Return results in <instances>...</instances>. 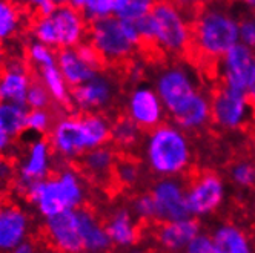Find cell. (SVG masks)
Segmentation results:
<instances>
[{
	"mask_svg": "<svg viewBox=\"0 0 255 253\" xmlns=\"http://www.w3.org/2000/svg\"><path fill=\"white\" fill-rule=\"evenodd\" d=\"M119 160L117 151L111 146L91 149L79 158L80 173L97 184H108L114 178V168Z\"/></svg>",
	"mask_w": 255,
	"mask_h": 253,
	"instance_id": "cell-19",
	"label": "cell"
},
{
	"mask_svg": "<svg viewBox=\"0 0 255 253\" xmlns=\"http://www.w3.org/2000/svg\"><path fill=\"white\" fill-rule=\"evenodd\" d=\"M31 83V74L22 62H8L0 71V101L25 104Z\"/></svg>",
	"mask_w": 255,
	"mask_h": 253,
	"instance_id": "cell-21",
	"label": "cell"
},
{
	"mask_svg": "<svg viewBox=\"0 0 255 253\" xmlns=\"http://www.w3.org/2000/svg\"><path fill=\"white\" fill-rule=\"evenodd\" d=\"M183 253H217V249L209 235L200 233L197 238L191 241Z\"/></svg>",
	"mask_w": 255,
	"mask_h": 253,
	"instance_id": "cell-40",
	"label": "cell"
},
{
	"mask_svg": "<svg viewBox=\"0 0 255 253\" xmlns=\"http://www.w3.org/2000/svg\"><path fill=\"white\" fill-rule=\"evenodd\" d=\"M255 109L246 92L222 86L211 97V121L225 131H240L252 124Z\"/></svg>",
	"mask_w": 255,
	"mask_h": 253,
	"instance_id": "cell-9",
	"label": "cell"
},
{
	"mask_svg": "<svg viewBox=\"0 0 255 253\" xmlns=\"http://www.w3.org/2000/svg\"><path fill=\"white\" fill-rule=\"evenodd\" d=\"M105 227L113 246L120 249H132L140 238L138 221L128 207H116L108 215Z\"/></svg>",
	"mask_w": 255,
	"mask_h": 253,
	"instance_id": "cell-22",
	"label": "cell"
},
{
	"mask_svg": "<svg viewBox=\"0 0 255 253\" xmlns=\"http://www.w3.org/2000/svg\"><path fill=\"white\" fill-rule=\"evenodd\" d=\"M254 143H255V128H254Z\"/></svg>",
	"mask_w": 255,
	"mask_h": 253,
	"instance_id": "cell-51",
	"label": "cell"
},
{
	"mask_svg": "<svg viewBox=\"0 0 255 253\" xmlns=\"http://www.w3.org/2000/svg\"><path fill=\"white\" fill-rule=\"evenodd\" d=\"M246 94H248V97H249V100H251V103L254 106V109H255V72H254V77H252V80H251V83L248 86Z\"/></svg>",
	"mask_w": 255,
	"mask_h": 253,
	"instance_id": "cell-44",
	"label": "cell"
},
{
	"mask_svg": "<svg viewBox=\"0 0 255 253\" xmlns=\"http://www.w3.org/2000/svg\"><path fill=\"white\" fill-rule=\"evenodd\" d=\"M14 2L23 8L35 11L39 15H48L56 8V5H54L51 0H14Z\"/></svg>",
	"mask_w": 255,
	"mask_h": 253,
	"instance_id": "cell-41",
	"label": "cell"
},
{
	"mask_svg": "<svg viewBox=\"0 0 255 253\" xmlns=\"http://www.w3.org/2000/svg\"><path fill=\"white\" fill-rule=\"evenodd\" d=\"M144 163L160 178H177L192 161V148L183 129L174 123H161L143 141Z\"/></svg>",
	"mask_w": 255,
	"mask_h": 253,
	"instance_id": "cell-3",
	"label": "cell"
},
{
	"mask_svg": "<svg viewBox=\"0 0 255 253\" xmlns=\"http://www.w3.org/2000/svg\"><path fill=\"white\" fill-rule=\"evenodd\" d=\"M149 193L152 196L155 220L158 223L178 221L191 216L186 186L177 178H160Z\"/></svg>",
	"mask_w": 255,
	"mask_h": 253,
	"instance_id": "cell-12",
	"label": "cell"
},
{
	"mask_svg": "<svg viewBox=\"0 0 255 253\" xmlns=\"http://www.w3.org/2000/svg\"><path fill=\"white\" fill-rule=\"evenodd\" d=\"M31 31L35 42L49 48L68 49L83 43L88 26L86 19L77 8L60 5L48 15H37Z\"/></svg>",
	"mask_w": 255,
	"mask_h": 253,
	"instance_id": "cell-7",
	"label": "cell"
},
{
	"mask_svg": "<svg viewBox=\"0 0 255 253\" xmlns=\"http://www.w3.org/2000/svg\"><path fill=\"white\" fill-rule=\"evenodd\" d=\"M52 158L54 152L48 140L35 138L34 141H31L25 154L22 155L20 163L15 166V190L25 196L31 186L48 178L52 170Z\"/></svg>",
	"mask_w": 255,
	"mask_h": 253,
	"instance_id": "cell-10",
	"label": "cell"
},
{
	"mask_svg": "<svg viewBox=\"0 0 255 253\" xmlns=\"http://www.w3.org/2000/svg\"><path fill=\"white\" fill-rule=\"evenodd\" d=\"M198 235L200 226L192 216H189V218L178 221L160 223V226L155 230V241L161 250L177 253L185 252V249Z\"/></svg>",
	"mask_w": 255,
	"mask_h": 253,
	"instance_id": "cell-20",
	"label": "cell"
},
{
	"mask_svg": "<svg viewBox=\"0 0 255 253\" xmlns=\"http://www.w3.org/2000/svg\"><path fill=\"white\" fill-rule=\"evenodd\" d=\"M211 238L215 244L217 253H254L252 243L246 232L232 223L220 224Z\"/></svg>",
	"mask_w": 255,
	"mask_h": 253,
	"instance_id": "cell-25",
	"label": "cell"
},
{
	"mask_svg": "<svg viewBox=\"0 0 255 253\" xmlns=\"http://www.w3.org/2000/svg\"><path fill=\"white\" fill-rule=\"evenodd\" d=\"M154 91L160 97L166 112L172 115L202 89L191 66L185 63H171L157 72Z\"/></svg>",
	"mask_w": 255,
	"mask_h": 253,
	"instance_id": "cell-8",
	"label": "cell"
},
{
	"mask_svg": "<svg viewBox=\"0 0 255 253\" xmlns=\"http://www.w3.org/2000/svg\"><path fill=\"white\" fill-rule=\"evenodd\" d=\"M26 56H28V60L31 62V65L37 71L57 65V54L52 51V48H49L40 42H35V40H32L26 46Z\"/></svg>",
	"mask_w": 255,
	"mask_h": 253,
	"instance_id": "cell-33",
	"label": "cell"
},
{
	"mask_svg": "<svg viewBox=\"0 0 255 253\" xmlns=\"http://www.w3.org/2000/svg\"><path fill=\"white\" fill-rule=\"evenodd\" d=\"M128 253H146V252H144V250H141V249H131L129 252H128Z\"/></svg>",
	"mask_w": 255,
	"mask_h": 253,
	"instance_id": "cell-48",
	"label": "cell"
},
{
	"mask_svg": "<svg viewBox=\"0 0 255 253\" xmlns=\"http://www.w3.org/2000/svg\"><path fill=\"white\" fill-rule=\"evenodd\" d=\"M12 148V138L0 129V157H5Z\"/></svg>",
	"mask_w": 255,
	"mask_h": 253,
	"instance_id": "cell-43",
	"label": "cell"
},
{
	"mask_svg": "<svg viewBox=\"0 0 255 253\" xmlns=\"http://www.w3.org/2000/svg\"><path fill=\"white\" fill-rule=\"evenodd\" d=\"M51 2L56 5V6H60V5H66L69 0H51Z\"/></svg>",
	"mask_w": 255,
	"mask_h": 253,
	"instance_id": "cell-47",
	"label": "cell"
},
{
	"mask_svg": "<svg viewBox=\"0 0 255 253\" xmlns=\"http://www.w3.org/2000/svg\"><path fill=\"white\" fill-rule=\"evenodd\" d=\"M131 212L137 218V221H151L155 220V210H154V201L151 193H140L134 198Z\"/></svg>",
	"mask_w": 255,
	"mask_h": 253,
	"instance_id": "cell-37",
	"label": "cell"
},
{
	"mask_svg": "<svg viewBox=\"0 0 255 253\" xmlns=\"http://www.w3.org/2000/svg\"><path fill=\"white\" fill-rule=\"evenodd\" d=\"M17 168L8 155L0 157V193H5L14 187Z\"/></svg>",
	"mask_w": 255,
	"mask_h": 253,
	"instance_id": "cell-38",
	"label": "cell"
},
{
	"mask_svg": "<svg viewBox=\"0 0 255 253\" xmlns=\"http://www.w3.org/2000/svg\"><path fill=\"white\" fill-rule=\"evenodd\" d=\"M254 253H255V252H254Z\"/></svg>",
	"mask_w": 255,
	"mask_h": 253,
	"instance_id": "cell-52",
	"label": "cell"
},
{
	"mask_svg": "<svg viewBox=\"0 0 255 253\" xmlns=\"http://www.w3.org/2000/svg\"><path fill=\"white\" fill-rule=\"evenodd\" d=\"M255 72V52L239 43L218 60V74L225 87L246 92Z\"/></svg>",
	"mask_w": 255,
	"mask_h": 253,
	"instance_id": "cell-15",
	"label": "cell"
},
{
	"mask_svg": "<svg viewBox=\"0 0 255 253\" xmlns=\"http://www.w3.org/2000/svg\"><path fill=\"white\" fill-rule=\"evenodd\" d=\"M140 178H141V169L138 163L129 157H119L114 168L113 181L119 187L132 189L138 184Z\"/></svg>",
	"mask_w": 255,
	"mask_h": 253,
	"instance_id": "cell-32",
	"label": "cell"
},
{
	"mask_svg": "<svg viewBox=\"0 0 255 253\" xmlns=\"http://www.w3.org/2000/svg\"><path fill=\"white\" fill-rule=\"evenodd\" d=\"M183 5H200V6H206L212 2H215V0H180Z\"/></svg>",
	"mask_w": 255,
	"mask_h": 253,
	"instance_id": "cell-45",
	"label": "cell"
},
{
	"mask_svg": "<svg viewBox=\"0 0 255 253\" xmlns=\"http://www.w3.org/2000/svg\"><path fill=\"white\" fill-rule=\"evenodd\" d=\"M25 198L45 220L66 210H79L88 198L86 178L77 169L65 168L31 186Z\"/></svg>",
	"mask_w": 255,
	"mask_h": 253,
	"instance_id": "cell-4",
	"label": "cell"
},
{
	"mask_svg": "<svg viewBox=\"0 0 255 253\" xmlns=\"http://www.w3.org/2000/svg\"><path fill=\"white\" fill-rule=\"evenodd\" d=\"M43 233L52 250L59 253H83L77 210H66L43 221Z\"/></svg>",
	"mask_w": 255,
	"mask_h": 253,
	"instance_id": "cell-17",
	"label": "cell"
},
{
	"mask_svg": "<svg viewBox=\"0 0 255 253\" xmlns=\"http://www.w3.org/2000/svg\"><path fill=\"white\" fill-rule=\"evenodd\" d=\"M226 195L223 179L214 172H202L192 178L186 187V198L191 216L200 218L214 213L223 204Z\"/></svg>",
	"mask_w": 255,
	"mask_h": 253,
	"instance_id": "cell-13",
	"label": "cell"
},
{
	"mask_svg": "<svg viewBox=\"0 0 255 253\" xmlns=\"http://www.w3.org/2000/svg\"><path fill=\"white\" fill-rule=\"evenodd\" d=\"M239 39L246 48L255 49V15H248L239 20Z\"/></svg>",
	"mask_w": 255,
	"mask_h": 253,
	"instance_id": "cell-39",
	"label": "cell"
},
{
	"mask_svg": "<svg viewBox=\"0 0 255 253\" xmlns=\"http://www.w3.org/2000/svg\"><path fill=\"white\" fill-rule=\"evenodd\" d=\"M155 2L157 0H119L116 17L135 25L149 15Z\"/></svg>",
	"mask_w": 255,
	"mask_h": 253,
	"instance_id": "cell-31",
	"label": "cell"
},
{
	"mask_svg": "<svg viewBox=\"0 0 255 253\" xmlns=\"http://www.w3.org/2000/svg\"><path fill=\"white\" fill-rule=\"evenodd\" d=\"M52 114L48 109H29L26 115V131L43 135L52 128Z\"/></svg>",
	"mask_w": 255,
	"mask_h": 253,
	"instance_id": "cell-35",
	"label": "cell"
},
{
	"mask_svg": "<svg viewBox=\"0 0 255 253\" xmlns=\"http://www.w3.org/2000/svg\"><path fill=\"white\" fill-rule=\"evenodd\" d=\"M231 179L235 186L243 189L255 187V163L249 160L235 163L231 169Z\"/></svg>",
	"mask_w": 255,
	"mask_h": 253,
	"instance_id": "cell-34",
	"label": "cell"
},
{
	"mask_svg": "<svg viewBox=\"0 0 255 253\" xmlns=\"http://www.w3.org/2000/svg\"><path fill=\"white\" fill-rule=\"evenodd\" d=\"M28 107L9 101H0V129L12 140L26 131Z\"/></svg>",
	"mask_w": 255,
	"mask_h": 253,
	"instance_id": "cell-27",
	"label": "cell"
},
{
	"mask_svg": "<svg viewBox=\"0 0 255 253\" xmlns=\"http://www.w3.org/2000/svg\"><path fill=\"white\" fill-rule=\"evenodd\" d=\"M117 94L116 82L99 72L86 83L71 91V103L82 114H102L113 104Z\"/></svg>",
	"mask_w": 255,
	"mask_h": 253,
	"instance_id": "cell-14",
	"label": "cell"
},
{
	"mask_svg": "<svg viewBox=\"0 0 255 253\" xmlns=\"http://www.w3.org/2000/svg\"><path fill=\"white\" fill-rule=\"evenodd\" d=\"M111 121L103 114L63 115L49 131L52 152L62 160L74 161L91 149L111 141Z\"/></svg>",
	"mask_w": 255,
	"mask_h": 253,
	"instance_id": "cell-1",
	"label": "cell"
},
{
	"mask_svg": "<svg viewBox=\"0 0 255 253\" xmlns=\"http://www.w3.org/2000/svg\"><path fill=\"white\" fill-rule=\"evenodd\" d=\"M80 237L83 253H108L113 249V243L109 240L105 223L99 218V215L88 207L77 210Z\"/></svg>",
	"mask_w": 255,
	"mask_h": 253,
	"instance_id": "cell-23",
	"label": "cell"
},
{
	"mask_svg": "<svg viewBox=\"0 0 255 253\" xmlns=\"http://www.w3.org/2000/svg\"><path fill=\"white\" fill-rule=\"evenodd\" d=\"M40 253H59V252H56V250H52V249H45V250H42Z\"/></svg>",
	"mask_w": 255,
	"mask_h": 253,
	"instance_id": "cell-49",
	"label": "cell"
},
{
	"mask_svg": "<svg viewBox=\"0 0 255 253\" xmlns=\"http://www.w3.org/2000/svg\"><path fill=\"white\" fill-rule=\"evenodd\" d=\"M88 34L100 60L113 65L129 60L141 43L137 26L116 15L93 22Z\"/></svg>",
	"mask_w": 255,
	"mask_h": 253,
	"instance_id": "cell-6",
	"label": "cell"
},
{
	"mask_svg": "<svg viewBox=\"0 0 255 253\" xmlns=\"http://www.w3.org/2000/svg\"><path fill=\"white\" fill-rule=\"evenodd\" d=\"M2 63H3V51L0 49V65H2Z\"/></svg>",
	"mask_w": 255,
	"mask_h": 253,
	"instance_id": "cell-50",
	"label": "cell"
},
{
	"mask_svg": "<svg viewBox=\"0 0 255 253\" xmlns=\"http://www.w3.org/2000/svg\"><path fill=\"white\" fill-rule=\"evenodd\" d=\"M165 106L149 86H135L126 100V117L134 121L141 131H152L163 123Z\"/></svg>",
	"mask_w": 255,
	"mask_h": 253,
	"instance_id": "cell-16",
	"label": "cell"
},
{
	"mask_svg": "<svg viewBox=\"0 0 255 253\" xmlns=\"http://www.w3.org/2000/svg\"><path fill=\"white\" fill-rule=\"evenodd\" d=\"M143 131L128 117H120L111 124V141L114 149L122 152L134 151L143 138Z\"/></svg>",
	"mask_w": 255,
	"mask_h": 253,
	"instance_id": "cell-26",
	"label": "cell"
},
{
	"mask_svg": "<svg viewBox=\"0 0 255 253\" xmlns=\"http://www.w3.org/2000/svg\"><path fill=\"white\" fill-rule=\"evenodd\" d=\"M239 2H240L242 5H245L248 9L255 11V0H239Z\"/></svg>",
	"mask_w": 255,
	"mask_h": 253,
	"instance_id": "cell-46",
	"label": "cell"
},
{
	"mask_svg": "<svg viewBox=\"0 0 255 253\" xmlns=\"http://www.w3.org/2000/svg\"><path fill=\"white\" fill-rule=\"evenodd\" d=\"M239 43V20L228 9L206 6L195 15L192 23V48L203 60H220Z\"/></svg>",
	"mask_w": 255,
	"mask_h": 253,
	"instance_id": "cell-5",
	"label": "cell"
},
{
	"mask_svg": "<svg viewBox=\"0 0 255 253\" xmlns=\"http://www.w3.org/2000/svg\"><path fill=\"white\" fill-rule=\"evenodd\" d=\"M22 12L14 0H0V42L11 40L22 28Z\"/></svg>",
	"mask_w": 255,
	"mask_h": 253,
	"instance_id": "cell-29",
	"label": "cell"
},
{
	"mask_svg": "<svg viewBox=\"0 0 255 253\" xmlns=\"http://www.w3.org/2000/svg\"><path fill=\"white\" fill-rule=\"evenodd\" d=\"M39 77L54 101L60 106L71 104V89L68 83L65 82L57 65L39 69Z\"/></svg>",
	"mask_w": 255,
	"mask_h": 253,
	"instance_id": "cell-28",
	"label": "cell"
},
{
	"mask_svg": "<svg viewBox=\"0 0 255 253\" xmlns=\"http://www.w3.org/2000/svg\"><path fill=\"white\" fill-rule=\"evenodd\" d=\"M31 218L17 204H0V253H9L12 249L29 240Z\"/></svg>",
	"mask_w": 255,
	"mask_h": 253,
	"instance_id": "cell-18",
	"label": "cell"
},
{
	"mask_svg": "<svg viewBox=\"0 0 255 253\" xmlns=\"http://www.w3.org/2000/svg\"><path fill=\"white\" fill-rule=\"evenodd\" d=\"M102 60L89 43L76 48L60 49L57 54V68L69 87H77L100 72Z\"/></svg>",
	"mask_w": 255,
	"mask_h": 253,
	"instance_id": "cell-11",
	"label": "cell"
},
{
	"mask_svg": "<svg viewBox=\"0 0 255 253\" xmlns=\"http://www.w3.org/2000/svg\"><path fill=\"white\" fill-rule=\"evenodd\" d=\"M141 42L168 56H181L192 46V23L180 3L157 0L148 17L135 23Z\"/></svg>",
	"mask_w": 255,
	"mask_h": 253,
	"instance_id": "cell-2",
	"label": "cell"
},
{
	"mask_svg": "<svg viewBox=\"0 0 255 253\" xmlns=\"http://www.w3.org/2000/svg\"><path fill=\"white\" fill-rule=\"evenodd\" d=\"M171 117L174 124L183 131L203 129L211 121V98L203 91H200Z\"/></svg>",
	"mask_w": 255,
	"mask_h": 253,
	"instance_id": "cell-24",
	"label": "cell"
},
{
	"mask_svg": "<svg viewBox=\"0 0 255 253\" xmlns=\"http://www.w3.org/2000/svg\"><path fill=\"white\" fill-rule=\"evenodd\" d=\"M51 95L46 91V87L42 84V82H32L29 86V91L26 94L25 106L29 109H48L51 103Z\"/></svg>",
	"mask_w": 255,
	"mask_h": 253,
	"instance_id": "cell-36",
	"label": "cell"
},
{
	"mask_svg": "<svg viewBox=\"0 0 255 253\" xmlns=\"http://www.w3.org/2000/svg\"><path fill=\"white\" fill-rule=\"evenodd\" d=\"M119 0H69L71 6L77 8L86 20L97 22L116 15Z\"/></svg>",
	"mask_w": 255,
	"mask_h": 253,
	"instance_id": "cell-30",
	"label": "cell"
},
{
	"mask_svg": "<svg viewBox=\"0 0 255 253\" xmlns=\"http://www.w3.org/2000/svg\"><path fill=\"white\" fill-rule=\"evenodd\" d=\"M9 253H40V250H39V244H35L32 240H26L20 246L12 249Z\"/></svg>",
	"mask_w": 255,
	"mask_h": 253,
	"instance_id": "cell-42",
	"label": "cell"
}]
</instances>
